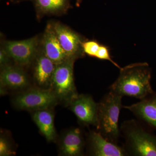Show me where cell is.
I'll return each instance as SVG.
<instances>
[{"label":"cell","instance_id":"1","mask_svg":"<svg viewBox=\"0 0 156 156\" xmlns=\"http://www.w3.org/2000/svg\"><path fill=\"white\" fill-rule=\"evenodd\" d=\"M151 78V69L147 63H132L120 69L119 75L109 89L122 97L141 100L154 92Z\"/></svg>","mask_w":156,"mask_h":156},{"label":"cell","instance_id":"2","mask_svg":"<svg viewBox=\"0 0 156 156\" xmlns=\"http://www.w3.org/2000/svg\"><path fill=\"white\" fill-rule=\"evenodd\" d=\"M122 96L109 91L98 104L97 125L98 132L106 140L118 144L120 136L119 118L122 104Z\"/></svg>","mask_w":156,"mask_h":156},{"label":"cell","instance_id":"3","mask_svg":"<svg viewBox=\"0 0 156 156\" xmlns=\"http://www.w3.org/2000/svg\"><path fill=\"white\" fill-rule=\"evenodd\" d=\"M120 128L128 156H156V135L146 130L139 121H125Z\"/></svg>","mask_w":156,"mask_h":156},{"label":"cell","instance_id":"4","mask_svg":"<svg viewBox=\"0 0 156 156\" xmlns=\"http://www.w3.org/2000/svg\"><path fill=\"white\" fill-rule=\"evenodd\" d=\"M75 61L74 59L69 58L64 62L56 65L50 87L58 101L68 105L79 95L74 78Z\"/></svg>","mask_w":156,"mask_h":156},{"label":"cell","instance_id":"5","mask_svg":"<svg viewBox=\"0 0 156 156\" xmlns=\"http://www.w3.org/2000/svg\"><path fill=\"white\" fill-rule=\"evenodd\" d=\"M51 89L32 88L19 93L13 99V104L19 109L35 112L50 109L58 101Z\"/></svg>","mask_w":156,"mask_h":156},{"label":"cell","instance_id":"6","mask_svg":"<svg viewBox=\"0 0 156 156\" xmlns=\"http://www.w3.org/2000/svg\"><path fill=\"white\" fill-rule=\"evenodd\" d=\"M38 42L37 37L5 42L4 49L11 58L20 66H27L35 60L37 55Z\"/></svg>","mask_w":156,"mask_h":156},{"label":"cell","instance_id":"7","mask_svg":"<svg viewBox=\"0 0 156 156\" xmlns=\"http://www.w3.org/2000/svg\"><path fill=\"white\" fill-rule=\"evenodd\" d=\"M68 105L81 124L84 126H96L98 104L91 95L79 94Z\"/></svg>","mask_w":156,"mask_h":156},{"label":"cell","instance_id":"8","mask_svg":"<svg viewBox=\"0 0 156 156\" xmlns=\"http://www.w3.org/2000/svg\"><path fill=\"white\" fill-rule=\"evenodd\" d=\"M53 25L62 47L69 58L76 60L84 56L83 39L80 35L58 23Z\"/></svg>","mask_w":156,"mask_h":156},{"label":"cell","instance_id":"9","mask_svg":"<svg viewBox=\"0 0 156 156\" xmlns=\"http://www.w3.org/2000/svg\"><path fill=\"white\" fill-rule=\"evenodd\" d=\"M88 145L89 153L92 156H128L123 146H120L108 141L97 131L89 132Z\"/></svg>","mask_w":156,"mask_h":156},{"label":"cell","instance_id":"10","mask_svg":"<svg viewBox=\"0 0 156 156\" xmlns=\"http://www.w3.org/2000/svg\"><path fill=\"white\" fill-rule=\"evenodd\" d=\"M141 122L156 130V92H154L138 102L123 105Z\"/></svg>","mask_w":156,"mask_h":156},{"label":"cell","instance_id":"11","mask_svg":"<svg viewBox=\"0 0 156 156\" xmlns=\"http://www.w3.org/2000/svg\"><path fill=\"white\" fill-rule=\"evenodd\" d=\"M83 133L79 128H73L66 131L62 136L59 144L61 155L83 156L85 147Z\"/></svg>","mask_w":156,"mask_h":156},{"label":"cell","instance_id":"12","mask_svg":"<svg viewBox=\"0 0 156 156\" xmlns=\"http://www.w3.org/2000/svg\"><path fill=\"white\" fill-rule=\"evenodd\" d=\"M43 50L44 53L56 65L64 62L69 58L65 52L53 25L48 24L43 39Z\"/></svg>","mask_w":156,"mask_h":156},{"label":"cell","instance_id":"13","mask_svg":"<svg viewBox=\"0 0 156 156\" xmlns=\"http://www.w3.org/2000/svg\"><path fill=\"white\" fill-rule=\"evenodd\" d=\"M2 69L0 74L1 90L21 89L29 86L28 77L21 68L9 65Z\"/></svg>","mask_w":156,"mask_h":156},{"label":"cell","instance_id":"14","mask_svg":"<svg viewBox=\"0 0 156 156\" xmlns=\"http://www.w3.org/2000/svg\"><path fill=\"white\" fill-rule=\"evenodd\" d=\"M35 61L34 77L37 83L41 87H50L56 65L42 50L38 53Z\"/></svg>","mask_w":156,"mask_h":156},{"label":"cell","instance_id":"15","mask_svg":"<svg viewBox=\"0 0 156 156\" xmlns=\"http://www.w3.org/2000/svg\"><path fill=\"white\" fill-rule=\"evenodd\" d=\"M33 120L40 132L48 141H53L56 138V133L54 126V115L50 109L33 112Z\"/></svg>","mask_w":156,"mask_h":156},{"label":"cell","instance_id":"16","mask_svg":"<svg viewBox=\"0 0 156 156\" xmlns=\"http://www.w3.org/2000/svg\"><path fill=\"white\" fill-rule=\"evenodd\" d=\"M34 2L38 11L44 14L64 12L69 5L68 0H34Z\"/></svg>","mask_w":156,"mask_h":156},{"label":"cell","instance_id":"17","mask_svg":"<svg viewBox=\"0 0 156 156\" xmlns=\"http://www.w3.org/2000/svg\"><path fill=\"white\" fill-rule=\"evenodd\" d=\"M100 45L97 41L92 40L84 41L82 46L84 53L91 57H95Z\"/></svg>","mask_w":156,"mask_h":156},{"label":"cell","instance_id":"18","mask_svg":"<svg viewBox=\"0 0 156 156\" xmlns=\"http://www.w3.org/2000/svg\"><path fill=\"white\" fill-rule=\"evenodd\" d=\"M95 58H98L100 60H107L110 62L119 69H120L121 68L112 59L110 53L109 49L107 46L101 45L96 53Z\"/></svg>","mask_w":156,"mask_h":156},{"label":"cell","instance_id":"19","mask_svg":"<svg viewBox=\"0 0 156 156\" xmlns=\"http://www.w3.org/2000/svg\"><path fill=\"white\" fill-rule=\"evenodd\" d=\"M15 153L12 150L11 144L5 137H0V156H10L14 155Z\"/></svg>","mask_w":156,"mask_h":156},{"label":"cell","instance_id":"20","mask_svg":"<svg viewBox=\"0 0 156 156\" xmlns=\"http://www.w3.org/2000/svg\"><path fill=\"white\" fill-rule=\"evenodd\" d=\"M11 57L7 53L4 48L1 49L0 50V65L1 68L5 67L9 65V62L10 61Z\"/></svg>","mask_w":156,"mask_h":156},{"label":"cell","instance_id":"21","mask_svg":"<svg viewBox=\"0 0 156 156\" xmlns=\"http://www.w3.org/2000/svg\"><path fill=\"white\" fill-rule=\"evenodd\" d=\"M82 0H76V5L77 7H79L82 2Z\"/></svg>","mask_w":156,"mask_h":156}]
</instances>
